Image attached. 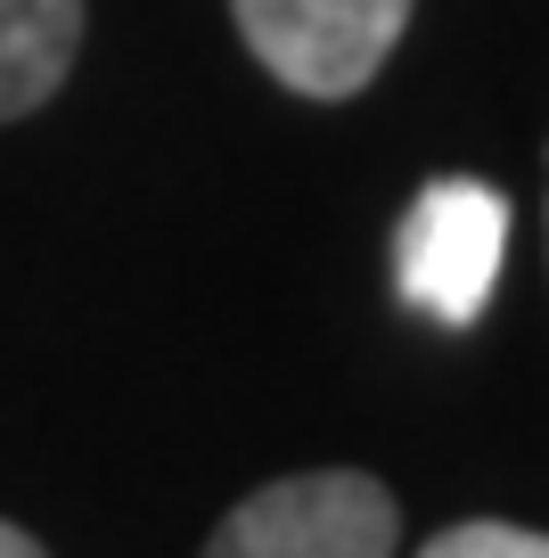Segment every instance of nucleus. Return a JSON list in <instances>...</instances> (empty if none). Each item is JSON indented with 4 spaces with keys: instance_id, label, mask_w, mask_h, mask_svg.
I'll list each match as a JSON object with an SVG mask.
<instances>
[{
    "instance_id": "obj_1",
    "label": "nucleus",
    "mask_w": 549,
    "mask_h": 558,
    "mask_svg": "<svg viewBox=\"0 0 549 558\" xmlns=\"http://www.w3.org/2000/svg\"><path fill=\"white\" fill-rule=\"evenodd\" d=\"M402 509L378 476L361 469H312L246 493L213 525L206 558H394Z\"/></svg>"
},
{
    "instance_id": "obj_4",
    "label": "nucleus",
    "mask_w": 549,
    "mask_h": 558,
    "mask_svg": "<svg viewBox=\"0 0 549 558\" xmlns=\"http://www.w3.org/2000/svg\"><path fill=\"white\" fill-rule=\"evenodd\" d=\"M83 50V0H0V123L34 116Z\"/></svg>"
},
{
    "instance_id": "obj_5",
    "label": "nucleus",
    "mask_w": 549,
    "mask_h": 558,
    "mask_svg": "<svg viewBox=\"0 0 549 558\" xmlns=\"http://www.w3.org/2000/svg\"><path fill=\"white\" fill-rule=\"evenodd\" d=\"M418 558H549V534H525V525H500V518H467V525H443Z\"/></svg>"
},
{
    "instance_id": "obj_2",
    "label": "nucleus",
    "mask_w": 549,
    "mask_h": 558,
    "mask_svg": "<svg viewBox=\"0 0 549 558\" xmlns=\"http://www.w3.org/2000/svg\"><path fill=\"white\" fill-rule=\"evenodd\" d=\"M500 255H509V206H500V190H484V181H467V173L427 181L418 206L402 214V230H394L402 296L427 320H443V329H467V320L492 304Z\"/></svg>"
},
{
    "instance_id": "obj_3",
    "label": "nucleus",
    "mask_w": 549,
    "mask_h": 558,
    "mask_svg": "<svg viewBox=\"0 0 549 558\" xmlns=\"http://www.w3.org/2000/svg\"><path fill=\"white\" fill-rule=\"evenodd\" d=\"M418 0H230L246 50L304 99H344L394 58Z\"/></svg>"
},
{
    "instance_id": "obj_6",
    "label": "nucleus",
    "mask_w": 549,
    "mask_h": 558,
    "mask_svg": "<svg viewBox=\"0 0 549 558\" xmlns=\"http://www.w3.org/2000/svg\"><path fill=\"white\" fill-rule=\"evenodd\" d=\"M0 558H50V550H41V542L25 534V525H9V518H0Z\"/></svg>"
}]
</instances>
